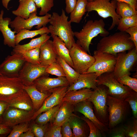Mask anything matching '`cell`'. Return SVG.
Wrapping results in <instances>:
<instances>
[{
    "label": "cell",
    "mask_w": 137,
    "mask_h": 137,
    "mask_svg": "<svg viewBox=\"0 0 137 137\" xmlns=\"http://www.w3.org/2000/svg\"><path fill=\"white\" fill-rule=\"evenodd\" d=\"M129 35L120 31L103 37L97 43V50L116 56L119 53L129 50L135 47L129 39Z\"/></svg>",
    "instance_id": "obj_1"
},
{
    "label": "cell",
    "mask_w": 137,
    "mask_h": 137,
    "mask_svg": "<svg viewBox=\"0 0 137 137\" xmlns=\"http://www.w3.org/2000/svg\"><path fill=\"white\" fill-rule=\"evenodd\" d=\"M68 18L63 9L61 15L57 12H53L49 22L50 25L48 28L51 37L56 36L59 37L69 50L76 42L74 32L72 28L71 22L68 21Z\"/></svg>",
    "instance_id": "obj_2"
},
{
    "label": "cell",
    "mask_w": 137,
    "mask_h": 137,
    "mask_svg": "<svg viewBox=\"0 0 137 137\" xmlns=\"http://www.w3.org/2000/svg\"><path fill=\"white\" fill-rule=\"evenodd\" d=\"M105 24L101 19L88 21L79 31L74 32V36L77 39L76 42L90 54L89 46L92 39L100 34L104 37L108 36L109 32L105 28Z\"/></svg>",
    "instance_id": "obj_3"
},
{
    "label": "cell",
    "mask_w": 137,
    "mask_h": 137,
    "mask_svg": "<svg viewBox=\"0 0 137 137\" xmlns=\"http://www.w3.org/2000/svg\"><path fill=\"white\" fill-rule=\"evenodd\" d=\"M97 80V85L106 86L108 88V95L115 98L125 100L137 93L119 82L113 72L102 74L98 77Z\"/></svg>",
    "instance_id": "obj_4"
},
{
    "label": "cell",
    "mask_w": 137,
    "mask_h": 137,
    "mask_svg": "<svg viewBox=\"0 0 137 137\" xmlns=\"http://www.w3.org/2000/svg\"><path fill=\"white\" fill-rule=\"evenodd\" d=\"M108 88L102 85H97L93 91L91 96L87 100L93 105L94 114L101 123L108 126L109 122L108 107L106 99Z\"/></svg>",
    "instance_id": "obj_5"
},
{
    "label": "cell",
    "mask_w": 137,
    "mask_h": 137,
    "mask_svg": "<svg viewBox=\"0 0 137 137\" xmlns=\"http://www.w3.org/2000/svg\"><path fill=\"white\" fill-rule=\"evenodd\" d=\"M117 2L116 0H93L91 2H88L86 7V12L94 11L103 18L111 17L112 22L108 30H111L117 25L121 18L116 12Z\"/></svg>",
    "instance_id": "obj_6"
},
{
    "label": "cell",
    "mask_w": 137,
    "mask_h": 137,
    "mask_svg": "<svg viewBox=\"0 0 137 137\" xmlns=\"http://www.w3.org/2000/svg\"><path fill=\"white\" fill-rule=\"evenodd\" d=\"M24 86L18 77L0 75V100L9 102L23 92Z\"/></svg>",
    "instance_id": "obj_7"
},
{
    "label": "cell",
    "mask_w": 137,
    "mask_h": 137,
    "mask_svg": "<svg viewBox=\"0 0 137 137\" xmlns=\"http://www.w3.org/2000/svg\"><path fill=\"white\" fill-rule=\"evenodd\" d=\"M106 101L109 115L108 128L112 129L124 119L127 111L128 102L125 100L108 95Z\"/></svg>",
    "instance_id": "obj_8"
},
{
    "label": "cell",
    "mask_w": 137,
    "mask_h": 137,
    "mask_svg": "<svg viewBox=\"0 0 137 137\" xmlns=\"http://www.w3.org/2000/svg\"><path fill=\"white\" fill-rule=\"evenodd\" d=\"M73 68L80 74L85 73L95 61L93 56L87 53L75 42L69 50Z\"/></svg>",
    "instance_id": "obj_9"
},
{
    "label": "cell",
    "mask_w": 137,
    "mask_h": 137,
    "mask_svg": "<svg viewBox=\"0 0 137 137\" xmlns=\"http://www.w3.org/2000/svg\"><path fill=\"white\" fill-rule=\"evenodd\" d=\"M37 11L32 13L27 19L16 16L10 22V26L16 33L23 29L30 30L35 26H37L35 28L37 29L46 26L49 23L52 15L48 13L44 16H39L37 15Z\"/></svg>",
    "instance_id": "obj_10"
},
{
    "label": "cell",
    "mask_w": 137,
    "mask_h": 137,
    "mask_svg": "<svg viewBox=\"0 0 137 137\" xmlns=\"http://www.w3.org/2000/svg\"><path fill=\"white\" fill-rule=\"evenodd\" d=\"M137 61V50L135 47L129 50L127 53L126 51L117 53L113 72L116 79L125 75H130Z\"/></svg>",
    "instance_id": "obj_11"
},
{
    "label": "cell",
    "mask_w": 137,
    "mask_h": 137,
    "mask_svg": "<svg viewBox=\"0 0 137 137\" xmlns=\"http://www.w3.org/2000/svg\"><path fill=\"white\" fill-rule=\"evenodd\" d=\"M93 54L95 61L85 73H95L99 76L105 73L113 71L116 61V56L97 50L94 51Z\"/></svg>",
    "instance_id": "obj_12"
},
{
    "label": "cell",
    "mask_w": 137,
    "mask_h": 137,
    "mask_svg": "<svg viewBox=\"0 0 137 137\" xmlns=\"http://www.w3.org/2000/svg\"><path fill=\"white\" fill-rule=\"evenodd\" d=\"M26 60L20 53H13L0 64V73L10 77H18L19 72Z\"/></svg>",
    "instance_id": "obj_13"
},
{
    "label": "cell",
    "mask_w": 137,
    "mask_h": 137,
    "mask_svg": "<svg viewBox=\"0 0 137 137\" xmlns=\"http://www.w3.org/2000/svg\"><path fill=\"white\" fill-rule=\"evenodd\" d=\"M34 111H27L8 107L3 116L2 124L10 127L32 120Z\"/></svg>",
    "instance_id": "obj_14"
},
{
    "label": "cell",
    "mask_w": 137,
    "mask_h": 137,
    "mask_svg": "<svg viewBox=\"0 0 137 137\" xmlns=\"http://www.w3.org/2000/svg\"><path fill=\"white\" fill-rule=\"evenodd\" d=\"M46 68L26 61L19 72L18 77L25 85H32L37 78L48 74L45 72Z\"/></svg>",
    "instance_id": "obj_15"
},
{
    "label": "cell",
    "mask_w": 137,
    "mask_h": 137,
    "mask_svg": "<svg viewBox=\"0 0 137 137\" xmlns=\"http://www.w3.org/2000/svg\"><path fill=\"white\" fill-rule=\"evenodd\" d=\"M48 74L42 76L34 81L33 84L41 92L51 93L54 89L59 87L69 86L65 77H58L52 78L48 77Z\"/></svg>",
    "instance_id": "obj_16"
},
{
    "label": "cell",
    "mask_w": 137,
    "mask_h": 137,
    "mask_svg": "<svg viewBox=\"0 0 137 137\" xmlns=\"http://www.w3.org/2000/svg\"><path fill=\"white\" fill-rule=\"evenodd\" d=\"M68 87H59L52 90L51 94L45 99L40 108L34 112L32 120H35L37 117L41 113L56 106L61 104Z\"/></svg>",
    "instance_id": "obj_17"
},
{
    "label": "cell",
    "mask_w": 137,
    "mask_h": 137,
    "mask_svg": "<svg viewBox=\"0 0 137 137\" xmlns=\"http://www.w3.org/2000/svg\"><path fill=\"white\" fill-rule=\"evenodd\" d=\"M91 103L87 100L74 105V111L80 112L92 121L101 133L107 132L108 126L100 122L95 116Z\"/></svg>",
    "instance_id": "obj_18"
},
{
    "label": "cell",
    "mask_w": 137,
    "mask_h": 137,
    "mask_svg": "<svg viewBox=\"0 0 137 137\" xmlns=\"http://www.w3.org/2000/svg\"><path fill=\"white\" fill-rule=\"evenodd\" d=\"M98 76L95 73L80 74L76 81L68 87L67 91L86 88L94 90L97 86V78Z\"/></svg>",
    "instance_id": "obj_19"
},
{
    "label": "cell",
    "mask_w": 137,
    "mask_h": 137,
    "mask_svg": "<svg viewBox=\"0 0 137 137\" xmlns=\"http://www.w3.org/2000/svg\"><path fill=\"white\" fill-rule=\"evenodd\" d=\"M57 57L53 41L49 39L41 46L40 51L41 66L46 67L51 63L56 62Z\"/></svg>",
    "instance_id": "obj_20"
},
{
    "label": "cell",
    "mask_w": 137,
    "mask_h": 137,
    "mask_svg": "<svg viewBox=\"0 0 137 137\" xmlns=\"http://www.w3.org/2000/svg\"><path fill=\"white\" fill-rule=\"evenodd\" d=\"M4 14L3 10H2L0 12V31L4 38V44L14 48L16 45L15 33L16 32L12 31L9 26L11 21V18L8 17L3 18Z\"/></svg>",
    "instance_id": "obj_21"
},
{
    "label": "cell",
    "mask_w": 137,
    "mask_h": 137,
    "mask_svg": "<svg viewBox=\"0 0 137 137\" xmlns=\"http://www.w3.org/2000/svg\"><path fill=\"white\" fill-rule=\"evenodd\" d=\"M93 92L91 89L88 88L67 91L62 99V102H65L74 105L88 99L91 96Z\"/></svg>",
    "instance_id": "obj_22"
},
{
    "label": "cell",
    "mask_w": 137,
    "mask_h": 137,
    "mask_svg": "<svg viewBox=\"0 0 137 137\" xmlns=\"http://www.w3.org/2000/svg\"><path fill=\"white\" fill-rule=\"evenodd\" d=\"M24 89L31 100L35 112L40 108L45 99L51 93L40 92L33 84L29 86L25 85Z\"/></svg>",
    "instance_id": "obj_23"
},
{
    "label": "cell",
    "mask_w": 137,
    "mask_h": 137,
    "mask_svg": "<svg viewBox=\"0 0 137 137\" xmlns=\"http://www.w3.org/2000/svg\"><path fill=\"white\" fill-rule=\"evenodd\" d=\"M74 105L63 102L56 114L52 125L58 126H61L73 114L74 111Z\"/></svg>",
    "instance_id": "obj_24"
},
{
    "label": "cell",
    "mask_w": 137,
    "mask_h": 137,
    "mask_svg": "<svg viewBox=\"0 0 137 137\" xmlns=\"http://www.w3.org/2000/svg\"><path fill=\"white\" fill-rule=\"evenodd\" d=\"M8 104L9 107L27 111H34L31 100L24 90L19 95L12 99Z\"/></svg>",
    "instance_id": "obj_25"
},
{
    "label": "cell",
    "mask_w": 137,
    "mask_h": 137,
    "mask_svg": "<svg viewBox=\"0 0 137 137\" xmlns=\"http://www.w3.org/2000/svg\"><path fill=\"white\" fill-rule=\"evenodd\" d=\"M19 2L18 8L12 11L14 15L27 19L31 13L37 11V8L33 0H19Z\"/></svg>",
    "instance_id": "obj_26"
},
{
    "label": "cell",
    "mask_w": 137,
    "mask_h": 137,
    "mask_svg": "<svg viewBox=\"0 0 137 137\" xmlns=\"http://www.w3.org/2000/svg\"><path fill=\"white\" fill-rule=\"evenodd\" d=\"M51 37L48 34L45 33L37 38L32 39L28 43L23 45H16L13 49V53H21L31 50L40 47L49 39Z\"/></svg>",
    "instance_id": "obj_27"
},
{
    "label": "cell",
    "mask_w": 137,
    "mask_h": 137,
    "mask_svg": "<svg viewBox=\"0 0 137 137\" xmlns=\"http://www.w3.org/2000/svg\"><path fill=\"white\" fill-rule=\"evenodd\" d=\"M53 43L54 48L57 56L62 58L73 68V65L70 57L69 50L64 42L58 37L54 36Z\"/></svg>",
    "instance_id": "obj_28"
},
{
    "label": "cell",
    "mask_w": 137,
    "mask_h": 137,
    "mask_svg": "<svg viewBox=\"0 0 137 137\" xmlns=\"http://www.w3.org/2000/svg\"><path fill=\"white\" fill-rule=\"evenodd\" d=\"M49 33V31L48 28L46 26L34 30L23 29L15 35V44L16 45L19 44L21 41L25 39L32 38L39 35H41L45 33Z\"/></svg>",
    "instance_id": "obj_29"
},
{
    "label": "cell",
    "mask_w": 137,
    "mask_h": 137,
    "mask_svg": "<svg viewBox=\"0 0 137 137\" xmlns=\"http://www.w3.org/2000/svg\"><path fill=\"white\" fill-rule=\"evenodd\" d=\"M87 0H77L74 9L71 13L70 21L71 23L78 24L80 23L86 12Z\"/></svg>",
    "instance_id": "obj_30"
},
{
    "label": "cell",
    "mask_w": 137,
    "mask_h": 137,
    "mask_svg": "<svg viewBox=\"0 0 137 137\" xmlns=\"http://www.w3.org/2000/svg\"><path fill=\"white\" fill-rule=\"evenodd\" d=\"M81 118L73 114L68 122L72 129L75 137H85V128Z\"/></svg>",
    "instance_id": "obj_31"
},
{
    "label": "cell",
    "mask_w": 137,
    "mask_h": 137,
    "mask_svg": "<svg viewBox=\"0 0 137 137\" xmlns=\"http://www.w3.org/2000/svg\"><path fill=\"white\" fill-rule=\"evenodd\" d=\"M56 61L62 67L65 74V77L69 84V86L74 83L77 80L80 74L69 65L62 58L57 56Z\"/></svg>",
    "instance_id": "obj_32"
},
{
    "label": "cell",
    "mask_w": 137,
    "mask_h": 137,
    "mask_svg": "<svg viewBox=\"0 0 137 137\" xmlns=\"http://www.w3.org/2000/svg\"><path fill=\"white\" fill-rule=\"evenodd\" d=\"M60 104L56 106L39 115L35 119V123L40 125L47 124L54 119Z\"/></svg>",
    "instance_id": "obj_33"
},
{
    "label": "cell",
    "mask_w": 137,
    "mask_h": 137,
    "mask_svg": "<svg viewBox=\"0 0 137 137\" xmlns=\"http://www.w3.org/2000/svg\"><path fill=\"white\" fill-rule=\"evenodd\" d=\"M116 11L121 18L137 15V10H134L129 4L122 2L117 1Z\"/></svg>",
    "instance_id": "obj_34"
},
{
    "label": "cell",
    "mask_w": 137,
    "mask_h": 137,
    "mask_svg": "<svg viewBox=\"0 0 137 137\" xmlns=\"http://www.w3.org/2000/svg\"><path fill=\"white\" fill-rule=\"evenodd\" d=\"M117 27V29L121 31H125L127 29L137 26V15L121 18Z\"/></svg>",
    "instance_id": "obj_35"
},
{
    "label": "cell",
    "mask_w": 137,
    "mask_h": 137,
    "mask_svg": "<svg viewBox=\"0 0 137 137\" xmlns=\"http://www.w3.org/2000/svg\"><path fill=\"white\" fill-rule=\"evenodd\" d=\"M40 47L20 53L22 55L26 61L34 65H40Z\"/></svg>",
    "instance_id": "obj_36"
},
{
    "label": "cell",
    "mask_w": 137,
    "mask_h": 137,
    "mask_svg": "<svg viewBox=\"0 0 137 137\" xmlns=\"http://www.w3.org/2000/svg\"><path fill=\"white\" fill-rule=\"evenodd\" d=\"M37 8H41L39 14L45 15L51 10L54 6V0H33Z\"/></svg>",
    "instance_id": "obj_37"
},
{
    "label": "cell",
    "mask_w": 137,
    "mask_h": 137,
    "mask_svg": "<svg viewBox=\"0 0 137 137\" xmlns=\"http://www.w3.org/2000/svg\"><path fill=\"white\" fill-rule=\"evenodd\" d=\"M29 122L21 123L13 127V128L8 137H19L20 135L30 128Z\"/></svg>",
    "instance_id": "obj_38"
},
{
    "label": "cell",
    "mask_w": 137,
    "mask_h": 137,
    "mask_svg": "<svg viewBox=\"0 0 137 137\" xmlns=\"http://www.w3.org/2000/svg\"><path fill=\"white\" fill-rule=\"evenodd\" d=\"M45 71L48 74L55 75L58 77L66 76L62 67L57 61L51 63L47 67Z\"/></svg>",
    "instance_id": "obj_39"
},
{
    "label": "cell",
    "mask_w": 137,
    "mask_h": 137,
    "mask_svg": "<svg viewBox=\"0 0 137 137\" xmlns=\"http://www.w3.org/2000/svg\"><path fill=\"white\" fill-rule=\"evenodd\" d=\"M117 81L123 85H126L137 92V79L128 75H123L117 79Z\"/></svg>",
    "instance_id": "obj_40"
},
{
    "label": "cell",
    "mask_w": 137,
    "mask_h": 137,
    "mask_svg": "<svg viewBox=\"0 0 137 137\" xmlns=\"http://www.w3.org/2000/svg\"><path fill=\"white\" fill-rule=\"evenodd\" d=\"M30 128L36 137H45L48 129L47 124L40 125L34 122L30 125Z\"/></svg>",
    "instance_id": "obj_41"
},
{
    "label": "cell",
    "mask_w": 137,
    "mask_h": 137,
    "mask_svg": "<svg viewBox=\"0 0 137 137\" xmlns=\"http://www.w3.org/2000/svg\"><path fill=\"white\" fill-rule=\"evenodd\" d=\"M125 137H137V120L134 119L130 124L124 127Z\"/></svg>",
    "instance_id": "obj_42"
},
{
    "label": "cell",
    "mask_w": 137,
    "mask_h": 137,
    "mask_svg": "<svg viewBox=\"0 0 137 137\" xmlns=\"http://www.w3.org/2000/svg\"><path fill=\"white\" fill-rule=\"evenodd\" d=\"M80 118L87 124L89 127L90 133L89 137H100L102 136L101 132L92 121L85 117Z\"/></svg>",
    "instance_id": "obj_43"
},
{
    "label": "cell",
    "mask_w": 137,
    "mask_h": 137,
    "mask_svg": "<svg viewBox=\"0 0 137 137\" xmlns=\"http://www.w3.org/2000/svg\"><path fill=\"white\" fill-rule=\"evenodd\" d=\"M125 100L130 104L135 118H137V93L130 96Z\"/></svg>",
    "instance_id": "obj_44"
},
{
    "label": "cell",
    "mask_w": 137,
    "mask_h": 137,
    "mask_svg": "<svg viewBox=\"0 0 137 137\" xmlns=\"http://www.w3.org/2000/svg\"><path fill=\"white\" fill-rule=\"evenodd\" d=\"M61 126H58L52 125L48 129L45 134V137H62Z\"/></svg>",
    "instance_id": "obj_45"
},
{
    "label": "cell",
    "mask_w": 137,
    "mask_h": 137,
    "mask_svg": "<svg viewBox=\"0 0 137 137\" xmlns=\"http://www.w3.org/2000/svg\"><path fill=\"white\" fill-rule=\"evenodd\" d=\"M125 32L129 35V39L133 42L137 50V26L129 28Z\"/></svg>",
    "instance_id": "obj_46"
},
{
    "label": "cell",
    "mask_w": 137,
    "mask_h": 137,
    "mask_svg": "<svg viewBox=\"0 0 137 137\" xmlns=\"http://www.w3.org/2000/svg\"><path fill=\"white\" fill-rule=\"evenodd\" d=\"M61 132L62 137H74L73 133L72 131L71 128L68 121L62 126Z\"/></svg>",
    "instance_id": "obj_47"
},
{
    "label": "cell",
    "mask_w": 137,
    "mask_h": 137,
    "mask_svg": "<svg viewBox=\"0 0 137 137\" xmlns=\"http://www.w3.org/2000/svg\"><path fill=\"white\" fill-rule=\"evenodd\" d=\"M66 4L65 11L68 14L71 13L75 8L77 0H65Z\"/></svg>",
    "instance_id": "obj_48"
},
{
    "label": "cell",
    "mask_w": 137,
    "mask_h": 137,
    "mask_svg": "<svg viewBox=\"0 0 137 137\" xmlns=\"http://www.w3.org/2000/svg\"><path fill=\"white\" fill-rule=\"evenodd\" d=\"M8 107V103L0 100V123H2L4 113Z\"/></svg>",
    "instance_id": "obj_49"
},
{
    "label": "cell",
    "mask_w": 137,
    "mask_h": 137,
    "mask_svg": "<svg viewBox=\"0 0 137 137\" xmlns=\"http://www.w3.org/2000/svg\"><path fill=\"white\" fill-rule=\"evenodd\" d=\"M111 136L113 137H125L124 127L115 129L112 133Z\"/></svg>",
    "instance_id": "obj_50"
},
{
    "label": "cell",
    "mask_w": 137,
    "mask_h": 137,
    "mask_svg": "<svg viewBox=\"0 0 137 137\" xmlns=\"http://www.w3.org/2000/svg\"><path fill=\"white\" fill-rule=\"evenodd\" d=\"M11 131L10 127L3 124L0 123V135L9 133Z\"/></svg>",
    "instance_id": "obj_51"
},
{
    "label": "cell",
    "mask_w": 137,
    "mask_h": 137,
    "mask_svg": "<svg viewBox=\"0 0 137 137\" xmlns=\"http://www.w3.org/2000/svg\"><path fill=\"white\" fill-rule=\"evenodd\" d=\"M117 2L126 3L130 5L134 10H137V0H116Z\"/></svg>",
    "instance_id": "obj_52"
},
{
    "label": "cell",
    "mask_w": 137,
    "mask_h": 137,
    "mask_svg": "<svg viewBox=\"0 0 137 137\" xmlns=\"http://www.w3.org/2000/svg\"><path fill=\"white\" fill-rule=\"evenodd\" d=\"M35 135L30 128L26 132L21 134L19 137H34Z\"/></svg>",
    "instance_id": "obj_53"
},
{
    "label": "cell",
    "mask_w": 137,
    "mask_h": 137,
    "mask_svg": "<svg viewBox=\"0 0 137 137\" xmlns=\"http://www.w3.org/2000/svg\"><path fill=\"white\" fill-rule=\"evenodd\" d=\"M10 0H2V3L3 6L8 10V4Z\"/></svg>",
    "instance_id": "obj_54"
},
{
    "label": "cell",
    "mask_w": 137,
    "mask_h": 137,
    "mask_svg": "<svg viewBox=\"0 0 137 137\" xmlns=\"http://www.w3.org/2000/svg\"><path fill=\"white\" fill-rule=\"evenodd\" d=\"M88 2H91L93 1V0H87Z\"/></svg>",
    "instance_id": "obj_55"
},
{
    "label": "cell",
    "mask_w": 137,
    "mask_h": 137,
    "mask_svg": "<svg viewBox=\"0 0 137 137\" xmlns=\"http://www.w3.org/2000/svg\"><path fill=\"white\" fill-rule=\"evenodd\" d=\"M0 75H2V74H1L0 73Z\"/></svg>",
    "instance_id": "obj_56"
}]
</instances>
